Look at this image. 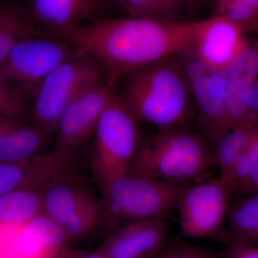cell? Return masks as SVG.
Masks as SVG:
<instances>
[{
    "instance_id": "e0dca14e",
    "label": "cell",
    "mask_w": 258,
    "mask_h": 258,
    "mask_svg": "<svg viewBox=\"0 0 258 258\" xmlns=\"http://www.w3.org/2000/svg\"><path fill=\"white\" fill-rule=\"evenodd\" d=\"M48 137L34 125L0 115V161H20L39 155Z\"/></svg>"
},
{
    "instance_id": "ac0fdd59",
    "label": "cell",
    "mask_w": 258,
    "mask_h": 258,
    "mask_svg": "<svg viewBox=\"0 0 258 258\" xmlns=\"http://www.w3.org/2000/svg\"><path fill=\"white\" fill-rule=\"evenodd\" d=\"M40 35H48L37 28L28 7L16 0H0V63L20 42Z\"/></svg>"
},
{
    "instance_id": "cb8c5ba5",
    "label": "cell",
    "mask_w": 258,
    "mask_h": 258,
    "mask_svg": "<svg viewBox=\"0 0 258 258\" xmlns=\"http://www.w3.org/2000/svg\"><path fill=\"white\" fill-rule=\"evenodd\" d=\"M26 94L0 78V115L26 123Z\"/></svg>"
},
{
    "instance_id": "6da1fadb",
    "label": "cell",
    "mask_w": 258,
    "mask_h": 258,
    "mask_svg": "<svg viewBox=\"0 0 258 258\" xmlns=\"http://www.w3.org/2000/svg\"><path fill=\"white\" fill-rule=\"evenodd\" d=\"M202 25L203 20L102 17L85 24L67 41L96 59L112 91L123 76L193 48Z\"/></svg>"
},
{
    "instance_id": "f546056e",
    "label": "cell",
    "mask_w": 258,
    "mask_h": 258,
    "mask_svg": "<svg viewBox=\"0 0 258 258\" xmlns=\"http://www.w3.org/2000/svg\"><path fill=\"white\" fill-rule=\"evenodd\" d=\"M123 10L129 17L154 18V0H126Z\"/></svg>"
},
{
    "instance_id": "83f0119b",
    "label": "cell",
    "mask_w": 258,
    "mask_h": 258,
    "mask_svg": "<svg viewBox=\"0 0 258 258\" xmlns=\"http://www.w3.org/2000/svg\"><path fill=\"white\" fill-rule=\"evenodd\" d=\"M187 0H154L153 18L165 21L177 22Z\"/></svg>"
},
{
    "instance_id": "ffe728a7",
    "label": "cell",
    "mask_w": 258,
    "mask_h": 258,
    "mask_svg": "<svg viewBox=\"0 0 258 258\" xmlns=\"http://www.w3.org/2000/svg\"><path fill=\"white\" fill-rule=\"evenodd\" d=\"M42 213V189L16 190L0 197V229L23 225Z\"/></svg>"
},
{
    "instance_id": "7a4b0ae2",
    "label": "cell",
    "mask_w": 258,
    "mask_h": 258,
    "mask_svg": "<svg viewBox=\"0 0 258 258\" xmlns=\"http://www.w3.org/2000/svg\"><path fill=\"white\" fill-rule=\"evenodd\" d=\"M116 86L119 89L113 94L137 119L157 130L190 126L196 121L189 83L178 55L131 73Z\"/></svg>"
},
{
    "instance_id": "2e32d148",
    "label": "cell",
    "mask_w": 258,
    "mask_h": 258,
    "mask_svg": "<svg viewBox=\"0 0 258 258\" xmlns=\"http://www.w3.org/2000/svg\"><path fill=\"white\" fill-rule=\"evenodd\" d=\"M71 160L51 152L20 161H0V197L24 189L42 190L69 170Z\"/></svg>"
},
{
    "instance_id": "3957f363",
    "label": "cell",
    "mask_w": 258,
    "mask_h": 258,
    "mask_svg": "<svg viewBox=\"0 0 258 258\" xmlns=\"http://www.w3.org/2000/svg\"><path fill=\"white\" fill-rule=\"evenodd\" d=\"M215 166V152L208 141L184 126L157 130L142 139L128 174L187 183Z\"/></svg>"
},
{
    "instance_id": "7c38bea8",
    "label": "cell",
    "mask_w": 258,
    "mask_h": 258,
    "mask_svg": "<svg viewBox=\"0 0 258 258\" xmlns=\"http://www.w3.org/2000/svg\"><path fill=\"white\" fill-rule=\"evenodd\" d=\"M27 7L40 31L68 40L88 22L102 18L108 5L106 0H28Z\"/></svg>"
},
{
    "instance_id": "f1b7e54d",
    "label": "cell",
    "mask_w": 258,
    "mask_h": 258,
    "mask_svg": "<svg viewBox=\"0 0 258 258\" xmlns=\"http://www.w3.org/2000/svg\"><path fill=\"white\" fill-rule=\"evenodd\" d=\"M239 91L252 123L258 125V79Z\"/></svg>"
},
{
    "instance_id": "484cf974",
    "label": "cell",
    "mask_w": 258,
    "mask_h": 258,
    "mask_svg": "<svg viewBox=\"0 0 258 258\" xmlns=\"http://www.w3.org/2000/svg\"><path fill=\"white\" fill-rule=\"evenodd\" d=\"M154 258H219L212 251L179 240L166 242Z\"/></svg>"
},
{
    "instance_id": "4dcf8cb0",
    "label": "cell",
    "mask_w": 258,
    "mask_h": 258,
    "mask_svg": "<svg viewBox=\"0 0 258 258\" xmlns=\"http://www.w3.org/2000/svg\"><path fill=\"white\" fill-rule=\"evenodd\" d=\"M227 258H258V247L237 242H227Z\"/></svg>"
},
{
    "instance_id": "d590c367",
    "label": "cell",
    "mask_w": 258,
    "mask_h": 258,
    "mask_svg": "<svg viewBox=\"0 0 258 258\" xmlns=\"http://www.w3.org/2000/svg\"><path fill=\"white\" fill-rule=\"evenodd\" d=\"M0 258H13V257H11V256L8 255V254H7L6 253H5V252H2V251H0Z\"/></svg>"
},
{
    "instance_id": "52a82bcc",
    "label": "cell",
    "mask_w": 258,
    "mask_h": 258,
    "mask_svg": "<svg viewBox=\"0 0 258 258\" xmlns=\"http://www.w3.org/2000/svg\"><path fill=\"white\" fill-rule=\"evenodd\" d=\"M43 212L57 224L70 241L92 235L105 219L103 203L70 170L42 189Z\"/></svg>"
},
{
    "instance_id": "1f68e13d",
    "label": "cell",
    "mask_w": 258,
    "mask_h": 258,
    "mask_svg": "<svg viewBox=\"0 0 258 258\" xmlns=\"http://www.w3.org/2000/svg\"><path fill=\"white\" fill-rule=\"evenodd\" d=\"M258 193V163L248 175L236 186L234 195Z\"/></svg>"
},
{
    "instance_id": "8fae6325",
    "label": "cell",
    "mask_w": 258,
    "mask_h": 258,
    "mask_svg": "<svg viewBox=\"0 0 258 258\" xmlns=\"http://www.w3.org/2000/svg\"><path fill=\"white\" fill-rule=\"evenodd\" d=\"M70 242L44 212L23 225L0 229V251L13 258H66Z\"/></svg>"
},
{
    "instance_id": "603a6c76",
    "label": "cell",
    "mask_w": 258,
    "mask_h": 258,
    "mask_svg": "<svg viewBox=\"0 0 258 258\" xmlns=\"http://www.w3.org/2000/svg\"><path fill=\"white\" fill-rule=\"evenodd\" d=\"M215 15L226 17L244 32L258 34V0H218Z\"/></svg>"
},
{
    "instance_id": "9a60e30c",
    "label": "cell",
    "mask_w": 258,
    "mask_h": 258,
    "mask_svg": "<svg viewBox=\"0 0 258 258\" xmlns=\"http://www.w3.org/2000/svg\"><path fill=\"white\" fill-rule=\"evenodd\" d=\"M244 32L226 17L203 20L195 50L210 71H222L245 46Z\"/></svg>"
},
{
    "instance_id": "277c9868",
    "label": "cell",
    "mask_w": 258,
    "mask_h": 258,
    "mask_svg": "<svg viewBox=\"0 0 258 258\" xmlns=\"http://www.w3.org/2000/svg\"><path fill=\"white\" fill-rule=\"evenodd\" d=\"M94 134L91 169L96 184L104 194L113 181L128 174L143 137L139 120L113 93Z\"/></svg>"
},
{
    "instance_id": "d4e9b609",
    "label": "cell",
    "mask_w": 258,
    "mask_h": 258,
    "mask_svg": "<svg viewBox=\"0 0 258 258\" xmlns=\"http://www.w3.org/2000/svg\"><path fill=\"white\" fill-rule=\"evenodd\" d=\"M226 111L230 130L235 128H253L248 111L238 89L229 86L226 99Z\"/></svg>"
},
{
    "instance_id": "9c48e42d",
    "label": "cell",
    "mask_w": 258,
    "mask_h": 258,
    "mask_svg": "<svg viewBox=\"0 0 258 258\" xmlns=\"http://www.w3.org/2000/svg\"><path fill=\"white\" fill-rule=\"evenodd\" d=\"M234 190L230 183L220 177L186 184L175 206L181 237L208 239L220 235Z\"/></svg>"
},
{
    "instance_id": "d6986e66",
    "label": "cell",
    "mask_w": 258,
    "mask_h": 258,
    "mask_svg": "<svg viewBox=\"0 0 258 258\" xmlns=\"http://www.w3.org/2000/svg\"><path fill=\"white\" fill-rule=\"evenodd\" d=\"M231 199L224 231L227 242L258 247V193Z\"/></svg>"
},
{
    "instance_id": "836d02e7",
    "label": "cell",
    "mask_w": 258,
    "mask_h": 258,
    "mask_svg": "<svg viewBox=\"0 0 258 258\" xmlns=\"http://www.w3.org/2000/svg\"><path fill=\"white\" fill-rule=\"evenodd\" d=\"M106 1L108 6L113 5V6L117 7V8L123 10L126 0H106Z\"/></svg>"
},
{
    "instance_id": "4fadbf2b",
    "label": "cell",
    "mask_w": 258,
    "mask_h": 258,
    "mask_svg": "<svg viewBox=\"0 0 258 258\" xmlns=\"http://www.w3.org/2000/svg\"><path fill=\"white\" fill-rule=\"evenodd\" d=\"M229 85L222 71H210L190 83L199 132L215 152L229 131L226 99Z\"/></svg>"
},
{
    "instance_id": "5bb4252c",
    "label": "cell",
    "mask_w": 258,
    "mask_h": 258,
    "mask_svg": "<svg viewBox=\"0 0 258 258\" xmlns=\"http://www.w3.org/2000/svg\"><path fill=\"white\" fill-rule=\"evenodd\" d=\"M167 235L163 218L137 220L112 232L98 251L109 258L154 257L166 244Z\"/></svg>"
},
{
    "instance_id": "ba28073f",
    "label": "cell",
    "mask_w": 258,
    "mask_h": 258,
    "mask_svg": "<svg viewBox=\"0 0 258 258\" xmlns=\"http://www.w3.org/2000/svg\"><path fill=\"white\" fill-rule=\"evenodd\" d=\"M78 50L67 40L50 35L27 39L0 63V78L34 96L43 80Z\"/></svg>"
},
{
    "instance_id": "8992f818",
    "label": "cell",
    "mask_w": 258,
    "mask_h": 258,
    "mask_svg": "<svg viewBox=\"0 0 258 258\" xmlns=\"http://www.w3.org/2000/svg\"><path fill=\"white\" fill-rule=\"evenodd\" d=\"M185 182L125 175L110 184L103 195L105 218H163L176 206Z\"/></svg>"
},
{
    "instance_id": "7402d4cb",
    "label": "cell",
    "mask_w": 258,
    "mask_h": 258,
    "mask_svg": "<svg viewBox=\"0 0 258 258\" xmlns=\"http://www.w3.org/2000/svg\"><path fill=\"white\" fill-rule=\"evenodd\" d=\"M229 86L242 89L258 79V37L248 39L242 50L222 71Z\"/></svg>"
},
{
    "instance_id": "44dd1931",
    "label": "cell",
    "mask_w": 258,
    "mask_h": 258,
    "mask_svg": "<svg viewBox=\"0 0 258 258\" xmlns=\"http://www.w3.org/2000/svg\"><path fill=\"white\" fill-rule=\"evenodd\" d=\"M254 127L232 129L217 144L215 154L217 166L220 169V179L228 182L232 171L248 145Z\"/></svg>"
},
{
    "instance_id": "5b68a950",
    "label": "cell",
    "mask_w": 258,
    "mask_h": 258,
    "mask_svg": "<svg viewBox=\"0 0 258 258\" xmlns=\"http://www.w3.org/2000/svg\"><path fill=\"white\" fill-rule=\"evenodd\" d=\"M104 80L96 59L77 51L43 80L34 95L33 125L47 136L56 134L64 112L76 99Z\"/></svg>"
},
{
    "instance_id": "e575fe53",
    "label": "cell",
    "mask_w": 258,
    "mask_h": 258,
    "mask_svg": "<svg viewBox=\"0 0 258 258\" xmlns=\"http://www.w3.org/2000/svg\"><path fill=\"white\" fill-rule=\"evenodd\" d=\"M218 0H187L188 3H213L214 4L217 3Z\"/></svg>"
},
{
    "instance_id": "d6a6232c",
    "label": "cell",
    "mask_w": 258,
    "mask_h": 258,
    "mask_svg": "<svg viewBox=\"0 0 258 258\" xmlns=\"http://www.w3.org/2000/svg\"><path fill=\"white\" fill-rule=\"evenodd\" d=\"M66 258H109L99 251L89 252L69 247L66 252Z\"/></svg>"
},
{
    "instance_id": "4316f807",
    "label": "cell",
    "mask_w": 258,
    "mask_h": 258,
    "mask_svg": "<svg viewBox=\"0 0 258 258\" xmlns=\"http://www.w3.org/2000/svg\"><path fill=\"white\" fill-rule=\"evenodd\" d=\"M257 163L258 125L254 127L253 134L248 145L229 178L228 182L234 186V189H235L236 186L248 175Z\"/></svg>"
},
{
    "instance_id": "30bf717a",
    "label": "cell",
    "mask_w": 258,
    "mask_h": 258,
    "mask_svg": "<svg viewBox=\"0 0 258 258\" xmlns=\"http://www.w3.org/2000/svg\"><path fill=\"white\" fill-rule=\"evenodd\" d=\"M113 96L104 80L83 93L69 107L56 132L52 152L72 160L91 134Z\"/></svg>"
}]
</instances>
